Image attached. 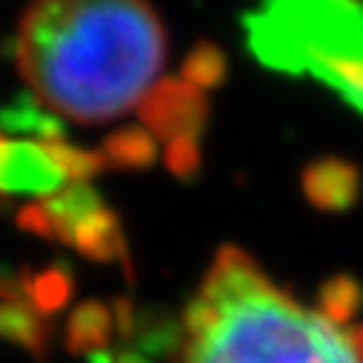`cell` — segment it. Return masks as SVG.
Here are the masks:
<instances>
[{
    "instance_id": "13",
    "label": "cell",
    "mask_w": 363,
    "mask_h": 363,
    "mask_svg": "<svg viewBox=\"0 0 363 363\" xmlns=\"http://www.w3.org/2000/svg\"><path fill=\"white\" fill-rule=\"evenodd\" d=\"M43 206H46V212L52 218V226H55V243H63L66 235L77 223H83L86 218L101 212L106 206V201L89 184H69L60 192H55Z\"/></svg>"
},
{
    "instance_id": "14",
    "label": "cell",
    "mask_w": 363,
    "mask_h": 363,
    "mask_svg": "<svg viewBox=\"0 0 363 363\" xmlns=\"http://www.w3.org/2000/svg\"><path fill=\"white\" fill-rule=\"evenodd\" d=\"M132 343L149 357H174L184 349V318L177 320L166 309H140Z\"/></svg>"
},
{
    "instance_id": "5",
    "label": "cell",
    "mask_w": 363,
    "mask_h": 363,
    "mask_svg": "<svg viewBox=\"0 0 363 363\" xmlns=\"http://www.w3.org/2000/svg\"><path fill=\"white\" fill-rule=\"evenodd\" d=\"M63 172L35 140H4L0 146V198H52L63 189Z\"/></svg>"
},
{
    "instance_id": "3",
    "label": "cell",
    "mask_w": 363,
    "mask_h": 363,
    "mask_svg": "<svg viewBox=\"0 0 363 363\" xmlns=\"http://www.w3.org/2000/svg\"><path fill=\"white\" fill-rule=\"evenodd\" d=\"M240 23L260 66L312 77L363 115V0H257Z\"/></svg>"
},
{
    "instance_id": "11",
    "label": "cell",
    "mask_w": 363,
    "mask_h": 363,
    "mask_svg": "<svg viewBox=\"0 0 363 363\" xmlns=\"http://www.w3.org/2000/svg\"><path fill=\"white\" fill-rule=\"evenodd\" d=\"M23 278V295L26 303H32L43 318H52L63 312V306L74 295V272L69 263H49L46 269H21Z\"/></svg>"
},
{
    "instance_id": "9",
    "label": "cell",
    "mask_w": 363,
    "mask_h": 363,
    "mask_svg": "<svg viewBox=\"0 0 363 363\" xmlns=\"http://www.w3.org/2000/svg\"><path fill=\"white\" fill-rule=\"evenodd\" d=\"M115 335V318H112V306H106L104 301H83L80 306H74V312L66 320V352L74 357H86L92 352L109 349V340Z\"/></svg>"
},
{
    "instance_id": "23",
    "label": "cell",
    "mask_w": 363,
    "mask_h": 363,
    "mask_svg": "<svg viewBox=\"0 0 363 363\" xmlns=\"http://www.w3.org/2000/svg\"><path fill=\"white\" fill-rule=\"evenodd\" d=\"M4 140H6V138H4V135H0V146H4Z\"/></svg>"
},
{
    "instance_id": "22",
    "label": "cell",
    "mask_w": 363,
    "mask_h": 363,
    "mask_svg": "<svg viewBox=\"0 0 363 363\" xmlns=\"http://www.w3.org/2000/svg\"><path fill=\"white\" fill-rule=\"evenodd\" d=\"M118 354L112 349H101V352H92V354H86V363H115Z\"/></svg>"
},
{
    "instance_id": "1",
    "label": "cell",
    "mask_w": 363,
    "mask_h": 363,
    "mask_svg": "<svg viewBox=\"0 0 363 363\" xmlns=\"http://www.w3.org/2000/svg\"><path fill=\"white\" fill-rule=\"evenodd\" d=\"M166 57V26L149 0H29L15 38L29 92L86 126L138 109Z\"/></svg>"
},
{
    "instance_id": "6",
    "label": "cell",
    "mask_w": 363,
    "mask_h": 363,
    "mask_svg": "<svg viewBox=\"0 0 363 363\" xmlns=\"http://www.w3.org/2000/svg\"><path fill=\"white\" fill-rule=\"evenodd\" d=\"M301 189L309 206L326 215H343L357 206L363 195V174L360 169L337 155L318 157L301 172Z\"/></svg>"
},
{
    "instance_id": "8",
    "label": "cell",
    "mask_w": 363,
    "mask_h": 363,
    "mask_svg": "<svg viewBox=\"0 0 363 363\" xmlns=\"http://www.w3.org/2000/svg\"><path fill=\"white\" fill-rule=\"evenodd\" d=\"M52 323L26 301H0V340L26 349L32 357L46 363L52 343Z\"/></svg>"
},
{
    "instance_id": "17",
    "label": "cell",
    "mask_w": 363,
    "mask_h": 363,
    "mask_svg": "<svg viewBox=\"0 0 363 363\" xmlns=\"http://www.w3.org/2000/svg\"><path fill=\"white\" fill-rule=\"evenodd\" d=\"M46 155L55 160V166L63 172L66 180H74V184H89L92 177L104 174L106 160L101 152H92V149H77L66 140H52V143H43Z\"/></svg>"
},
{
    "instance_id": "15",
    "label": "cell",
    "mask_w": 363,
    "mask_h": 363,
    "mask_svg": "<svg viewBox=\"0 0 363 363\" xmlns=\"http://www.w3.org/2000/svg\"><path fill=\"white\" fill-rule=\"evenodd\" d=\"M318 312L337 326H349L363 312V284L346 272L326 278L318 289Z\"/></svg>"
},
{
    "instance_id": "2",
    "label": "cell",
    "mask_w": 363,
    "mask_h": 363,
    "mask_svg": "<svg viewBox=\"0 0 363 363\" xmlns=\"http://www.w3.org/2000/svg\"><path fill=\"white\" fill-rule=\"evenodd\" d=\"M177 363H363V326L301 306L238 246H220L184 312Z\"/></svg>"
},
{
    "instance_id": "19",
    "label": "cell",
    "mask_w": 363,
    "mask_h": 363,
    "mask_svg": "<svg viewBox=\"0 0 363 363\" xmlns=\"http://www.w3.org/2000/svg\"><path fill=\"white\" fill-rule=\"evenodd\" d=\"M15 223L18 229L35 235V238H43V240H55V226H52V218L46 212L43 203H26L18 209L15 215Z\"/></svg>"
},
{
    "instance_id": "21",
    "label": "cell",
    "mask_w": 363,
    "mask_h": 363,
    "mask_svg": "<svg viewBox=\"0 0 363 363\" xmlns=\"http://www.w3.org/2000/svg\"><path fill=\"white\" fill-rule=\"evenodd\" d=\"M115 363H152V357L149 354H143V352H138V349H126V352H121L118 354V360Z\"/></svg>"
},
{
    "instance_id": "16",
    "label": "cell",
    "mask_w": 363,
    "mask_h": 363,
    "mask_svg": "<svg viewBox=\"0 0 363 363\" xmlns=\"http://www.w3.org/2000/svg\"><path fill=\"white\" fill-rule=\"evenodd\" d=\"M180 77L203 89V92L206 89H218L229 77V57L212 40H201L195 49H189V55L180 63Z\"/></svg>"
},
{
    "instance_id": "4",
    "label": "cell",
    "mask_w": 363,
    "mask_h": 363,
    "mask_svg": "<svg viewBox=\"0 0 363 363\" xmlns=\"http://www.w3.org/2000/svg\"><path fill=\"white\" fill-rule=\"evenodd\" d=\"M138 118L166 143L174 138H201L209 123V98L184 77H163L138 104Z\"/></svg>"
},
{
    "instance_id": "18",
    "label": "cell",
    "mask_w": 363,
    "mask_h": 363,
    "mask_svg": "<svg viewBox=\"0 0 363 363\" xmlns=\"http://www.w3.org/2000/svg\"><path fill=\"white\" fill-rule=\"evenodd\" d=\"M163 163L169 169L172 177L192 184L198 180L201 169H203V149H201V138H174L166 143L163 152Z\"/></svg>"
},
{
    "instance_id": "20",
    "label": "cell",
    "mask_w": 363,
    "mask_h": 363,
    "mask_svg": "<svg viewBox=\"0 0 363 363\" xmlns=\"http://www.w3.org/2000/svg\"><path fill=\"white\" fill-rule=\"evenodd\" d=\"M138 306L132 298L126 295H118L112 301V318H115V335H121L123 340H132L135 337V326H138Z\"/></svg>"
},
{
    "instance_id": "7",
    "label": "cell",
    "mask_w": 363,
    "mask_h": 363,
    "mask_svg": "<svg viewBox=\"0 0 363 363\" xmlns=\"http://www.w3.org/2000/svg\"><path fill=\"white\" fill-rule=\"evenodd\" d=\"M63 243L72 246L77 255H83L86 260H92V263H121L123 272L129 275V281L135 278L132 260H129V246H126V232L121 226L118 212L109 209V206H104L92 218H86L83 223H77L66 235Z\"/></svg>"
},
{
    "instance_id": "12",
    "label": "cell",
    "mask_w": 363,
    "mask_h": 363,
    "mask_svg": "<svg viewBox=\"0 0 363 363\" xmlns=\"http://www.w3.org/2000/svg\"><path fill=\"white\" fill-rule=\"evenodd\" d=\"M101 155L115 172H146L157 160V138L146 126H123L106 135Z\"/></svg>"
},
{
    "instance_id": "10",
    "label": "cell",
    "mask_w": 363,
    "mask_h": 363,
    "mask_svg": "<svg viewBox=\"0 0 363 363\" xmlns=\"http://www.w3.org/2000/svg\"><path fill=\"white\" fill-rule=\"evenodd\" d=\"M0 129L12 135H35L38 143L66 140L63 121L55 112H49L32 92H23L0 106Z\"/></svg>"
}]
</instances>
